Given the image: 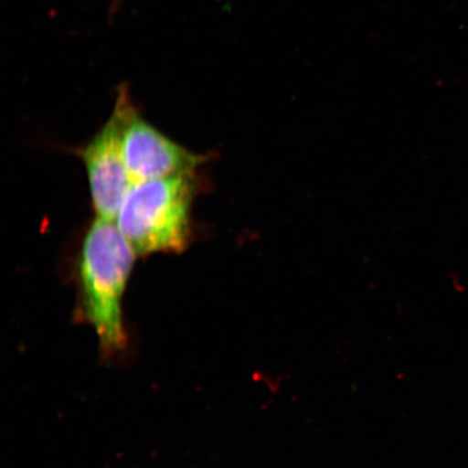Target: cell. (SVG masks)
<instances>
[{
  "label": "cell",
  "mask_w": 468,
  "mask_h": 468,
  "mask_svg": "<svg viewBox=\"0 0 468 468\" xmlns=\"http://www.w3.org/2000/svg\"><path fill=\"white\" fill-rule=\"evenodd\" d=\"M137 257L113 220L93 219L80 244L79 308L105 356L121 353L127 345L122 300Z\"/></svg>",
  "instance_id": "1"
},
{
  "label": "cell",
  "mask_w": 468,
  "mask_h": 468,
  "mask_svg": "<svg viewBox=\"0 0 468 468\" xmlns=\"http://www.w3.org/2000/svg\"><path fill=\"white\" fill-rule=\"evenodd\" d=\"M196 174L139 181L122 201L115 224L138 256L180 254L193 239Z\"/></svg>",
  "instance_id": "2"
},
{
  "label": "cell",
  "mask_w": 468,
  "mask_h": 468,
  "mask_svg": "<svg viewBox=\"0 0 468 468\" xmlns=\"http://www.w3.org/2000/svg\"><path fill=\"white\" fill-rule=\"evenodd\" d=\"M114 108L120 114L122 157L133 183L196 174L208 154L186 149L166 136L139 112L130 88H117Z\"/></svg>",
  "instance_id": "3"
},
{
  "label": "cell",
  "mask_w": 468,
  "mask_h": 468,
  "mask_svg": "<svg viewBox=\"0 0 468 468\" xmlns=\"http://www.w3.org/2000/svg\"><path fill=\"white\" fill-rule=\"evenodd\" d=\"M76 154L86 168L96 218L114 221L133 184L122 157L121 119L115 108L95 136Z\"/></svg>",
  "instance_id": "4"
},
{
  "label": "cell",
  "mask_w": 468,
  "mask_h": 468,
  "mask_svg": "<svg viewBox=\"0 0 468 468\" xmlns=\"http://www.w3.org/2000/svg\"><path fill=\"white\" fill-rule=\"evenodd\" d=\"M122 0H112V5L110 7V16L112 17L116 11L120 9Z\"/></svg>",
  "instance_id": "5"
}]
</instances>
